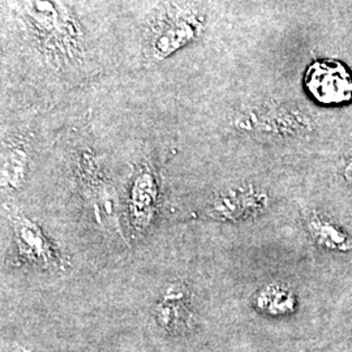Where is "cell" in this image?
I'll return each instance as SVG.
<instances>
[{"label": "cell", "instance_id": "1", "mask_svg": "<svg viewBox=\"0 0 352 352\" xmlns=\"http://www.w3.org/2000/svg\"><path fill=\"white\" fill-rule=\"evenodd\" d=\"M304 82L309 96L324 106L352 101V76L340 62H315L307 69Z\"/></svg>", "mask_w": 352, "mask_h": 352}, {"label": "cell", "instance_id": "2", "mask_svg": "<svg viewBox=\"0 0 352 352\" xmlns=\"http://www.w3.org/2000/svg\"><path fill=\"white\" fill-rule=\"evenodd\" d=\"M270 204L269 193L258 187H236L218 195L205 209V215L223 222H239L258 217Z\"/></svg>", "mask_w": 352, "mask_h": 352}, {"label": "cell", "instance_id": "3", "mask_svg": "<svg viewBox=\"0 0 352 352\" xmlns=\"http://www.w3.org/2000/svg\"><path fill=\"white\" fill-rule=\"evenodd\" d=\"M12 227L17 254L20 258L28 264L45 269L60 265L62 260L59 253L37 223L28 217L14 215Z\"/></svg>", "mask_w": 352, "mask_h": 352}, {"label": "cell", "instance_id": "4", "mask_svg": "<svg viewBox=\"0 0 352 352\" xmlns=\"http://www.w3.org/2000/svg\"><path fill=\"white\" fill-rule=\"evenodd\" d=\"M154 314L158 322L170 331L184 330L193 321L192 294L184 280H175L164 289Z\"/></svg>", "mask_w": 352, "mask_h": 352}, {"label": "cell", "instance_id": "5", "mask_svg": "<svg viewBox=\"0 0 352 352\" xmlns=\"http://www.w3.org/2000/svg\"><path fill=\"white\" fill-rule=\"evenodd\" d=\"M158 184L149 168H142L135 176L129 190V214L132 225L144 231L151 226L158 208Z\"/></svg>", "mask_w": 352, "mask_h": 352}, {"label": "cell", "instance_id": "6", "mask_svg": "<svg viewBox=\"0 0 352 352\" xmlns=\"http://www.w3.org/2000/svg\"><path fill=\"white\" fill-rule=\"evenodd\" d=\"M309 236L325 251L334 253L352 252V238L334 219L320 213L309 214L305 219Z\"/></svg>", "mask_w": 352, "mask_h": 352}, {"label": "cell", "instance_id": "7", "mask_svg": "<svg viewBox=\"0 0 352 352\" xmlns=\"http://www.w3.org/2000/svg\"><path fill=\"white\" fill-rule=\"evenodd\" d=\"M256 307L270 316H283L291 314L296 308V296L291 289L282 283L267 285L260 289L254 300Z\"/></svg>", "mask_w": 352, "mask_h": 352}, {"label": "cell", "instance_id": "8", "mask_svg": "<svg viewBox=\"0 0 352 352\" xmlns=\"http://www.w3.org/2000/svg\"><path fill=\"white\" fill-rule=\"evenodd\" d=\"M28 171V155L24 148L11 145L3 154V184L10 190H17L23 186Z\"/></svg>", "mask_w": 352, "mask_h": 352}, {"label": "cell", "instance_id": "9", "mask_svg": "<svg viewBox=\"0 0 352 352\" xmlns=\"http://www.w3.org/2000/svg\"><path fill=\"white\" fill-rule=\"evenodd\" d=\"M342 176H343L344 182L352 188V157L349 158V161L344 164L343 171H342Z\"/></svg>", "mask_w": 352, "mask_h": 352}]
</instances>
